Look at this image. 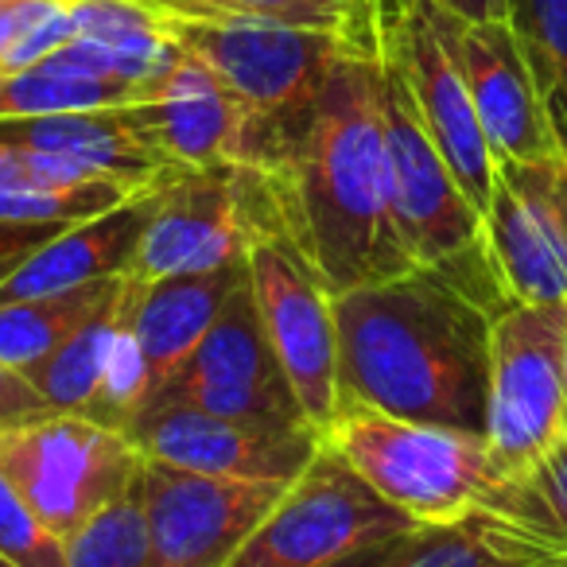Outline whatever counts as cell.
Here are the masks:
<instances>
[{
  "label": "cell",
  "mask_w": 567,
  "mask_h": 567,
  "mask_svg": "<svg viewBox=\"0 0 567 567\" xmlns=\"http://www.w3.org/2000/svg\"><path fill=\"white\" fill-rule=\"evenodd\" d=\"M260 175L331 296L416 268L393 218L378 40L342 51L311 110Z\"/></svg>",
  "instance_id": "1"
},
{
  "label": "cell",
  "mask_w": 567,
  "mask_h": 567,
  "mask_svg": "<svg viewBox=\"0 0 567 567\" xmlns=\"http://www.w3.org/2000/svg\"><path fill=\"white\" fill-rule=\"evenodd\" d=\"M339 409L486 440L494 316L427 268L331 296Z\"/></svg>",
  "instance_id": "2"
},
{
  "label": "cell",
  "mask_w": 567,
  "mask_h": 567,
  "mask_svg": "<svg viewBox=\"0 0 567 567\" xmlns=\"http://www.w3.org/2000/svg\"><path fill=\"white\" fill-rule=\"evenodd\" d=\"M378 71H381V117H385L389 175H393V218L412 265L440 272L458 292L478 300L489 316L509 308L502 276L489 257L482 214L463 195L451 167L420 121L416 97L404 79L393 43L378 28Z\"/></svg>",
  "instance_id": "3"
},
{
  "label": "cell",
  "mask_w": 567,
  "mask_h": 567,
  "mask_svg": "<svg viewBox=\"0 0 567 567\" xmlns=\"http://www.w3.org/2000/svg\"><path fill=\"white\" fill-rule=\"evenodd\" d=\"M245 226V265L284 378L316 432H327L339 412V331L331 288L316 272L272 203L265 175L237 167Z\"/></svg>",
  "instance_id": "4"
},
{
  "label": "cell",
  "mask_w": 567,
  "mask_h": 567,
  "mask_svg": "<svg viewBox=\"0 0 567 567\" xmlns=\"http://www.w3.org/2000/svg\"><path fill=\"white\" fill-rule=\"evenodd\" d=\"M159 20L164 32L183 51L203 59L257 117V159H252L257 172L272 167L323 82L331 79L342 51L362 48L347 35L268 24V20Z\"/></svg>",
  "instance_id": "5"
},
{
  "label": "cell",
  "mask_w": 567,
  "mask_h": 567,
  "mask_svg": "<svg viewBox=\"0 0 567 567\" xmlns=\"http://www.w3.org/2000/svg\"><path fill=\"white\" fill-rule=\"evenodd\" d=\"M323 443H331L389 505L409 513L416 525H443L482 509L497 486L486 440L447 427L339 409Z\"/></svg>",
  "instance_id": "6"
},
{
  "label": "cell",
  "mask_w": 567,
  "mask_h": 567,
  "mask_svg": "<svg viewBox=\"0 0 567 567\" xmlns=\"http://www.w3.org/2000/svg\"><path fill=\"white\" fill-rule=\"evenodd\" d=\"M412 528L420 525L409 513L389 505L331 443H319L226 567H327Z\"/></svg>",
  "instance_id": "7"
},
{
  "label": "cell",
  "mask_w": 567,
  "mask_h": 567,
  "mask_svg": "<svg viewBox=\"0 0 567 567\" xmlns=\"http://www.w3.org/2000/svg\"><path fill=\"white\" fill-rule=\"evenodd\" d=\"M141 463L125 432L66 412L0 435L4 478L63 544L136 486Z\"/></svg>",
  "instance_id": "8"
},
{
  "label": "cell",
  "mask_w": 567,
  "mask_h": 567,
  "mask_svg": "<svg viewBox=\"0 0 567 567\" xmlns=\"http://www.w3.org/2000/svg\"><path fill=\"white\" fill-rule=\"evenodd\" d=\"M567 300L517 303L489 327L486 451L497 478L533 466L559 435L564 420Z\"/></svg>",
  "instance_id": "9"
},
{
  "label": "cell",
  "mask_w": 567,
  "mask_h": 567,
  "mask_svg": "<svg viewBox=\"0 0 567 567\" xmlns=\"http://www.w3.org/2000/svg\"><path fill=\"white\" fill-rule=\"evenodd\" d=\"M284 489V482L218 478L144 458L136 494L148 528V564L226 567Z\"/></svg>",
  "instance_id": "10"
},
{
  "label": "cell",
  "mask_w": 567,
  "mask_h": 567,
  "mask_svg": "<svg viewBox=\"0 0 567 567\" xmlns=\"http://www.w3.org/2000/svg\"><path fill=\"white\" fill-rule=\"evenodd\" d=\"M159 401L195 404L214 416L260 420V424H308L268 342L249 284V265L187 365L148 404Z\"/></svg>",
  "instance_id": "11"
},
{
  "label": "cell",
  "mask_w": 567,
  "mask_h": 567,
  "mask_svg": "<svg viewBox=\"0 0 567 567\" xmlns=\"http://www.w3.org/2000/svg\"><path fill=\"white\" fill-rule=\"evenodd\" d=\"M489 257L517 303L567 300V156L497 159L482 210Z\"/></svg>",
  "instance_id": "12"
},
{
  "label": "cell",
  "mask_w": 567,
  "mask_h": 567,
  "mask_svg": "<svg viewBox=\"0 0 567 567\" xmlns=\"http://www.w3.org/2000/svg\"><path fill=\"white\" fill-rule=\"evenodd\" d=\"M125 440L144 458L218 474V478L288 482L316 458L323 432L311 424H260V420L214 416L195 404H144L125 424Z\"/></svg>",
  "instance_id": "13"
},
{
  "label": "cell",
  "mask_w": 567,
  "mask_h": 567,
  "mask_svg": "<svg viewBox=\"0 0 567 567\" xmlns=\"http://www.w3.org/2000/svg\"><path fill=\"white\" fill-rule=\"evenodd\" d=\"M245 257L237 167H172L152 187V214L141 234L128 280L214 272Z\"/></svg>",
  "instance_id": "14"
},
{
  "label": "cell",
  "mask_w": 567,
  "mask_h": 567,
  "mask_svg": "<svg viewBox=\"0 0 567 567\" xmlns=\"http://www.w3.org/2000/svg\"><path fill=\"white\" fill-rule=\"evenodd\" d=\"M136 121L167 167H252L257 159V117L183 48L156 94L136 105Z\"/></svg>",
  "instance_id": "15"
},
{
  "label": "cell",
  "mask_w": 567,
  "mask_h": 567,
  "mask_svg": "<svg viewBox=\"0 0 567 567\" xmlns=\"http://www.w3.org/2000/svg\"><path fill=\"white\" fill-rule=\"evenodd\" d=\"M427 4L463 71L494 159H536L559 152L509 24H466L435 0Z\"/></svg>",
  "instance_id": "16"
},
{
  "label": "cell",
  "mask_w": 567,
  "mask_h": 567,
  "mask_svg": "<svg viewBox=\"0 0 567 567\" xmlns=\"http://www.w3.org/2000/svg\"><path fill=\"white\" fill-rule=\"evenodd\" d=\"M245 276V257L214 272L164 276V280H128L121 276L117 319L128 327L148 365V401L187 365L203 334L218 319L221 303L229 300ZM144 401V404H148Z\"/></svg>",
  "instance_id": "17"
},
{
  "label": "cell",
  "mask_w": 567,
  "mask_h": 567,
  "mask_svg": "<svg viewBox=\"0 0 567 567\" xmlns=\"http://www.w3.org/2000/svg\"><path fill=\"white\" fill-rule=\"evenodd\" d=\"M148 214H152V187L136 190L121 206L97 214V218L63 226L48 245H40L4 280L0 303L71 292V288H82V284L125 276L128 260H133L136 245H141L144 226H148Z\"/></svg>",
  "instance_id": "18"
},
{
  "label": "cell",
  "mask_w": 567,
  "mask_h": 567,
  "mask_svg": "<svg viewBox=\"0 0 567 567\" xmlns=\"http://www.w3.org/2000/svg\"><path fill=\"white\" fill-rule=\"evenodd\" d=\"M136 105L0 121V141L24 144V148L59 152V156H71V159H79V164L94 167L105 179H117L121 187L148 190V187H156L172 167H167L164 159H159V152L148 144L141 121H136Z\"/></svg>",
  "instance_id": "19"
},
{
  "label": "cell",
  "mask_w": 567,
  "mask_h": 567,
  "mask_svg": "<svg viewBox=\"0 0 567 567\" xmlns=\"http://www.w3.org/2000/svg\"><path fill=\"white\" fill-rule=\"evenodd\" d=\"M385 567H567V551L520 520L471 509L443 525H420Z\"/></svg>",
  "instance_id": "20"
},
{
  "label": "cell",
  "mask_w": 567,
  "mask_h": 567,
  "mask_svg": "<svg viewBox=\"0 0 567 567\" xmlns=\"http://www.w3.org/2000/svg\"><path fill=\"white\" fill-rule=\"evenodd\" d=\"M121 292V276L97 284H82L71 292L35 296V300L0 303V362L28 373L43 358L55 354L63 342H71L90 319L113 308Z\"/></svg>",
  "instance_id": "21"
},
{
  "label": "cell",
  "mask_w": 567,
  "mask_h": 567,
  "mask_svg": "<svg viewBox=\"0 0 567 567\" xmlns=\"http://www.w3.org/2000/svg\"><path fill=\"white\" fill-rule=\"evenodd\" d=\"M156 17L175 20H268L316 28L370 48L378 40V0H136Z\"/></svg>",
  "instance_id": "22"
},
{
  "label": "cell",
  "mask_w": 567,
  "mask_h": 567,
  "mask_svg": "<svg viewBox=\"0 0 567 567\" xmlns=\"http://www.w3.org/2000/svg\"><path fill=\"white\" fill-rule=\"evenodd\" d=\"M505 24L525 59L551 141L567 156V0H509Z\"/></svg>",
  "instance_id": "23"
},
{
  "label": "cell",
  "mask_w": 567,
  "mask_h": 567,
  "mask_svg": "<svg viewBox=\"0 0 567 567\" xmlns=\"http://www.w3.org/2000/svg\"><path fill=\"white\" fill-rule=\"evenodd\" d=\"M148 97L152 90L133 86V82L86 79V74L63 71L55 63H35L28 71L0 74V121L117 110V105H136L148 102Z\"/></svg>",
  "instance_id": "24"
},
{
  "label": "cell",
  "mask_w": 567,
  "mask_h": 567,
  "mask_svg": "<svg viewBox=\"0 0 567 567\" xmlns=\"http://www.w3.org/2000/svg\"><path fill=\"white\" fill-rule=\"evenodd\" d=\"M117 327V300H113V308H105L97 319H90L71 342H63L55 354L28 370V381L35 385V393L55 412H66V416H94L97 393H102V373L105 362H110Z\"/></svg>",
  "instance_id": "25"
},
{
  "label": "cell",
  "mask_w": 567,
  "mask_h": 567,
  "mask_svg": "<svg viewBox=\"0 0 567 567\" xmlns=\"http://www.w3.org/2000/svg\"><path fill=\"white\" fill-rule=\"evenodd\" d=\"M482 509L520 520L567 551V432L513 478H497Z\"/></svg>",
  "instance_id": "26"
},
{
  "label": "cell",
  "mask_w": 567,
  "mask_h": 567,
  "mask_svg": "<svg viewBox=\"0 0 567 567\" xmlns=\"http://www.w3.org/2000/svg\"><path fill=\"white\" fill-rule=\"evenodd\" d=\"M66 567H152L136 486L66 540Z\"/></svg>",
  "instance_id": "27"
},
{
  "label": "cell",
  "mask_w": 567,
  "mask_h": 567,
  "mask_svg": "<svg viewBox=\"0 0 567 567\" xmlns=\"http://www.w3.org/2000/svg\"><path fill=\"white\" fill-rule=\"evenodd\" d=\"M0 556L17 567H66V544L28 509L0 471Z\"/></svg>",
  "instance_id": "28"
},
{
  "label": "cell",
  "mask_w": 567,
  "mask_h": 567,
  "mask_svg": "<svg viewBox=\"0 0 567 567\" xmlns=\"http://www.w3.org/2000/svg\"><path fill=\"white\" fill-rule=\"evenodd\" d=\"M51 412L55 409L35 393V385L28 381V373L12 370L9 362H0V435L35 424V420L51 416Z\"/></svg>",
  "instance_id": "29"
},
{
  "label": "cell",
  "mask_w": 567,
  "mask_h": 567,
  "mask_svg": "<svg viewBox=\"0 0 567 567\" xmlns=\"http://www.w3.org/2000/svg\"><path fill=\"white\" fill-rule=\"evenodd\" d=\"M63 226H17V221H0V288L32 257L40 245H48Z\"/></svg>",
  "instance_id": "30"
},
{
  "label": "cell",
  "mask_w": 567,
  "mask_h": 567,
  "mask_svg": "<svg viewBox=\"0 0 567 567\" xmlns=\"http://www.w3.org/2000/svg\"><path fill=\"white\" fill-rule=\"evenodd\" d=\"M55 4H63V0H12V4H0V59L9 55L12 43L32 24H40Z\"/></svg>",
  "instance_id": "31"
},
{
  "label": "cell",
  "mask_w": 567,
  "mask_h": 567,
  "mask_svg": "<svg viewBox=\"0 0 567 567\" xmlns=\"http://www.w3.org/2000/svg\"><path fill=\"white\" fill-rule=\"evenodd\" d=\"M466 24H502L509 17V0H435Z\"/></svg>",
  "instance_id": "32"
},
{
  "label": "cell",
  "mask_w": 567,
  "mask_h": 567,
  "mask_svg": "<svg viewBox=\"0 0 567 567\" xmlns=\"http://www.w3.org/2000/svg\"><path fill=\"white\" fill-rule=\"evenodd\" d=\"M416 533V528H412ZM409 540V533L404 536H393V540H381V544H370V548H362V551H354V556H347V559H334V564H327V567H385L389 559L401 551V544Z\"/></svg>",
  "instance_id": "33"
},
{
  "label": "cell",
  "mask_w": 567,
  "mask_h": 567,
  "mask_svg": "<svg viewBox=\"0 0 567 567\" xmlns=\"http://www.w3.org/2000/svg\"><path fill=\"white\" fill-rule=\"evenodd\" d=\"M564 420H567V347H564Z\"/></svg>",
  "instance_id": "34"
},
{
  "label": "cell",
  "mask_w": 567,
  "mask_h": 567,
  "mask_svg": "<svg viewBox=\"0 0 567 567\" xmlns=\"http://www.w3.org/2000/svg\"><path fill=\"white\" fill-rule=\"evenodd\" d=\"M0 567H17V564H9V559H4V556H0Z\"/></svg>",
  "instance_id": "35"
}]
</instances>
